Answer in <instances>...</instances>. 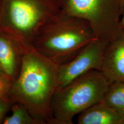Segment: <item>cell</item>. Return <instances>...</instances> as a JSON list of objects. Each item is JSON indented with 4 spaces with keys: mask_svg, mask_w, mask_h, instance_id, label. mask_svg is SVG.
<instances>
[{
    "mask_svg": "<svg viewBox=\"0 0 124 124\" xmlns=\"http://www.w3.org/2000/svg\"><path fill=\"white\" fill-rule=\"evenodd\" d=\"M100 71L110 83L124 81V30L108 43Z\"/></svg>",
    "mask_w": 124,
    "mask_h": 124,
    "instance_id": "cell-7",
    "label": "cell"
},
{
    "mask_svg": "<svg viewBox=\"0 0 124 124\" xmlns=\"http://www.w3.org/2000/svg\"><path fill=\"white\" fill-rule=\"evenodd\" d=\"M124 116L102 102L97 103L79 114V124H123Z\"/></svg>",
    "mask_w": 124,
    "mask_h": 124,
    "instance_id": "cell-8",
    "label": "cell"
},
{
    "mask_svg": "<svg viewBox=\"0 0 124 124\" xmlns=\"http://www.w3.org/2000/svg\"><path fill=\"white\" fill-rule=\"evenodd\" d=\"M4 124H40L22 104L15 102L12 107V115L3 121Z\"/></svg>",
    "mask_w": 124,
    "mask_h": 124,
    "instance_id": "cell-11",
    "label": "cell"
},
{
    "mask_svg": "<svg viewBox=\"0 0 124 124\" xmlns=\"http://www.w3.org/2000/svg\"><path fill=\"white\" fill-rule=\"evenodd\" d=\"M110 41L97 39L87 45L69 62L58 65L59 87L93 70H101L104 53Z\"/></svg>",
    "mask_w": 124,
    "mask_h": 124,
    "instance_id": "cell-5",
    "label": "cell"
},
{
    "mask_svg": "<svg viewBox=\"0 0 124 124\" xmlns=\"http://www.w3.org/2000/svg\"><path fill=\"white\" fill-rule=\"evenodd\" d=\"M120 8L121 10V12L122 13L123 9L124 8V0H120Z\"/></svg>",
    "mask_w": 124,
    "mask_h": 124,
    "instance_id": "cell-15",
    "label": "cell"
},
{
    "mask_svg": "<svg viewBox=\"0 0 124 124\" xmlns=\"http://www.w3.org/2000/svg\"><path fill=\"white\" fill-rule=\"evenodd\" d=\"M18 52L11 43L0 36V65L6 75L13 81L17 72Z\"/></svg>",
    "mask_w": 124,
    "mask_h": 124,
    "instance_id": "cell-9",
    "label": "cell"
},
{
    "mask_svg": "<svg viewBox=\"0 0 124 124\" xmlns=\"http://www.w3.org/2000/svg\"><path fill=\"white\" fill-rule=\"evenodd\" d=\"M60 10L88 22L95 37L111 41L119 36L120 0H59Z\"/></svg>",
    "mask_w": 124,
    "mask_h": 124,
    "instance_id": "cell-4",
    "label": "cell"
},
{
    "mask_svg": "<svg viewBox=\"0 0 124 124\" xmlns=\"http://www.w3.org/2000/svg\"><path fill=\"white\" fill-rule=\"evenodd\" d=\"M110 84L101 71L93 70L58 87L51 103L52 124H73L75 115L102 102Z\"/></svg>",
    "mask_w": 124,
    "mask_h": 124,
    "instance_id": "cell-3",
    "label": "cell"
},
{
    "mask_svg": "<svg viewBox=\"0 0 124 124\" xmlns=\"http://www.w3.org/2000/svg\"><path fill=\"white\" fill-rule=\"evenodd\" d=\"M56 19L43 24L33 46L58 65L69 62L97 38L88 22L61 10Z\"/></svg>",
    "mask_w": 124,
    "mask_h": 124,
    "instance_id": "cell-2",
    "label": "cell"
},
{
    "mask_svg": "<svg viewBox=\"0 0 124 124\" xmlns=\"http://www.w3.org/2000/svg\"><path fill=\"white\" fill-rule=\"evenodd\" d=\"M45 17L42 5L35 0H13L10 3V21L17 31L34 32L43 24Z\"/></svg>",
    "mask_w": 124,
    "mask_h": 124,
    "instance_id": "cell-6",
    "label": "cell"
},
{
    "mask_svg": "<svg viewBox=\"0 0 124 124\" xmlns=\"http://www.w3.org/2000/svg\"><path fill=\"white\" fill-rule=\"evenodd\" d=\"M16 50L21 67L12 81L9 99L24 105L40 124H52L51 103L59 87L58 65L33 46Z\"/></svg>",
    "mask_w": 124,
    "mask_h": 124,
    "instance_id": "cell-1",
    "label": "cell"
},
{
    "mask_svg": "<svg viewBox=\"0 0 124 124\" xmlns=\"http://www.w3.org/2000/svg\"><path fill=\"white\" fill-rule=\"evenodd\" d=\"M9 99L2 98L0 99V123L3 120V117L9 107Z\"/></svg>",
    "mask_w": 124,
    "mask_h": 124,
    "instance_id": "cell-13",
    "label": "cell"
},
{
    "mask_svg": "<svg viewBox=\"0 0 124 124\" xmlns=\"http://www.w3.org/2000/svg\"><path fill=\"white\" fill-rule=\"evenodd\" d=\"M2 98H2V97H0V99H2ZM5 99H8V98H5Z\"/></svg>",
    "mask_w": 124,
    "mask_h": 124,
    "instance_id": "cell-17",
    "label": "cell"
},
{
    "mask_svg": "<svg viewBox=\"0 0 124 124\" xmlns=\"http://www.w3.org/2000/svg\"><path fill=\"white\" fill-rule=\"evenodd\" d=\"M120 27L122 30H124V8L120 19Z\"/></svg>",
    "mask_w": 124,
    "mask_h": 124,
    "instance_id": "cell-14",
    "label": "cell"
},
{
    "mask_svg": "<svg viewBox=\"0 0 124 124\" xmlns=\"http://www.w3.org/2000/svg\"><path fill=\"white\" fill-rule=\"evenodd\" d=\"M0 76H4V77H8L5 74V73H4V72L3 70L1 68V67L0 65ZM9 78V77H8Z\"/></svg>",
    "mask_w": 124,
    "mask_h": 124,
    "instance_id": "cell-16",
    "label": "cell"
},
{
    "mask_svg": "<svg viewBox=\"0 0 124 124\" xmlns=\"http://www.w3.org/2000/svg\"><path fill=\"white\" fill-rule=\"evenodd\" d=\"M102 102L124 116V81L111 83Z\"/></svg>",
    "mask_w": 124,
    "mask_h": 124,
    "instance_id": "cell-10",
    "label": "cell"
},
{
    "mask_svg": "<svg viewBox=\"0 0 124 124\" xmlns=\"http://www.w3.org/2000/svg\"><path fill=\"white\" fill-rule=\"evenodd\" d=\"M123 124H124V121H123Z\"/></svg>",
    "mask_w": 124,
    "mask_h": 124,
    "instance_id": "cell-18",
    "label": "cell"
},
{
    "mask_svg": "<svg viewBox=\"0 0 124 124\" xmlns=\"http://www.w3.org/2000/svg\"><path fill=\"white\" fill-rule=\"evenodd\" d=\"M12 81L8 77L0 76V97L9 99V90Z\"/></svg>",
    "mask_w": 124,
    "mask_h": 124,
    "instance_id": "cell-12",
    "label": "cell"
}]
</instances>
